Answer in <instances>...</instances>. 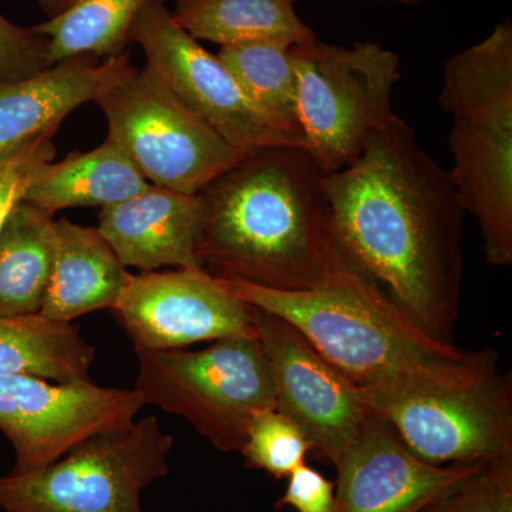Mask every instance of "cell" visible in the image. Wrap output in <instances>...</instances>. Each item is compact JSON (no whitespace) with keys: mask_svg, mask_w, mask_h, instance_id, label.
Instances as JSON below:
<instances>
[{"mask_svg":"<svg viewBox=\"0 0 512 512\" xmlns=\"http://www.w3.org/2000/svg\"><path fill=\"white\" fill-rule=\"evenodd\" d=\"M330 232L349 264L410 319L451 343L463 282V205L450 171L400 117L356 161L326 175Z\"/></svg>","mask_w":512,"mask_h":512,"instance_id":"cell-1","label":"cell"},{"mask_svg":"<svg viewBox=\"0 0 512 512\" xmlns=\"http://www.w3.org/2000/svg\"><path fill=\"white\" fill-rule=\"evenodd\" d=\"M325 178L299 146L252 151L214 178L198 192L205 271L276 291L316 288L333 242Z\"/></svg>","mask_w":512,"mask_h":512,"instance_id":"cell-2","label":"cell"},{"mask_svg":"<svg viewBox=\"0 0 512 512\" xmlns=\"http://www.w3.org/2000/svg\"><path fill=\"white\" fill-rule=\"evenodd\" d=\"M218 279L248 305L291 323L359 389L410 380L470 382L498 365L491 350L458 349L424 332L346 261L335 241L316 288L276 291L231 276Z\"/></svg>","mask_w":512,"mask_h":512,"instance_id":"cell-3","label":"cell"},{"mask_svg":"<svg viewBox=\"0 0 512 512\" xmlns=\"http://www.w3.org/2000/svg\"><path fill=\"white\" fill-rule=\"evenodd\" d=\"M441 109L453 116L450 175L480 227L488 264H512V25L444 62Z\"/></svg>","mask_w":512,"mask_h":512,"instance_id":"cell-4","label":"cell"},{"mask_svg":"<svg viewBox=\"0 0 512 512\" xmlns=\"http://www.w3.org/2000/svg\"><path fill=\"white\" fill-rule=\"evenodd\" d=\"M134 389L144 404L183 417L212 446L241 451L252 417L275 409L271 366L256 335L214 340L201 350L136 349Z\"/></svg>","mask_w":512,"mask_h":512,"instance_id":"cell-5","label":"cell"},{"mask_svg":"<svg viewBox=\"0 0 512 512\" xmlns=\"http://www.w3.org/2000/svg\"><path fill=\"white\" fill-rule=\"evenodd\" d=\"M305 148L326 175L348 167L367 138L396 117V53L372 42L330 45L318 37L291 47Z\"/></svg>","mask_w":512,"mask_h":512,"instance_id":"cell-6","label":"cell"},{"mask_svg":"<svg viewBox=\"0 0 512 512\" xmlns=\"http://www.w3.org/2000/svg\"><path fill=\"white\" fill-rule=\"evenodd\" d=\"M174 439L156 416L104 431L42 470L0 477L5 512H143L141 494L170 473Z\"/></svg>","mask_w":512,"mask_h":512,"instance_id":"cell-7","label":"cell"},{"mask_svg":"<svg viewBox=\"0 0 512 512\" xmlns=\"http://www.w3.org/2000/svg\"><path fill=\"white\" fill-rule=\"evenodd\" d=\"M359 390L367 409L433 466L512 453L511 377L501 375L498 365L470 382L410 380Z\"/></svg>","mask_w":512,"mask_h":512,"instance_id":"cell-8","label":"cell"},{"mask_svg":"<svg viewBox=\"0 0 512 512\" xmlns=\"http://www.w3.org/2000/svg\"><path fill=\"white\" fill-rule=\"evenodd\" d=\"M96 104L109 126L107 140L157 187L198 194L249 154L225 143L147 64Z\"/></svg>","mask_w":512,"mask_h":512,"instance_id":"cell-9","label":"cell"},{"mask_svg":"<svg viewBox=\"0 0 512 512\" xmlns=\"http://www.w3.org/2000/svg\"><path fill=\"white\" fill-rule=\"evenodd\" d=\"M146 64L185 106L237 150L299 146L305 140L259 109L217 55L200 45L173 18L165 3L144 10L131 33Z\"/></svg>","mask_w":512,"mask_h":512,"instance_id":"cell-10","label":"cell"},{"mask_svg":"<svg viewBox=\"0 0 512 512\" xmlns=\"http://www.w3.org/2000/svg\"><path fill=\"white\" fill-rule=\"evenodd\" d=\"M144 406L136 389L0 376V430L15 450L12 473L50 466L84 440L127 426Z\"/></svg>","mask_w":512,"mask_h":512,"instance_id":"cell-11","label":"cell"},{"mask_svg":"<svg viewBox=\"0 0 512 512\" xmlns=\"http://www.w3.org/2000/svg\"><path fill=\"white\" fill-rule=\"evenodd\" d=\"M111 311L134 349H184L255 335L251 305L205 269L131 274Z\"/></svg>","mask_w":512,"mask_h":512,"instance_id":"cell-12","label":"cell"},{"mask_svg":"<svg viewBox=\"0 0 512 512\" xmlns=\"http://www.w3.org/2000/svg\"><path fill=\"white\" fill-rule=\"evenodd\" d=\"M251 308L256 338L271 366L275 409L301 427L312 451L335 464L367 414L359 387L291 323Z\"/></svg>","mask_w":512,"mask_h":512,"instance_id":"cell-13","label":"cell"},{"mask_svg":"<svg viewBox=\"0 0 512 512\" xmlns=\"http://www.w3.org/2000/svg\"><path fill=\"white\" fill-rule=\"evenodd\" d=\"M485 463H426L386 420L367 409L333 464L338 470L333 512H420Z\"/></svg>","mask_w":512,"mask_h":512,"instance_id":"cell-14","label":"cell"},{"mask_svg":"<svg viewBox=\"0 0 512 512\" xmlns=\"http://www.w3.org/2000/svg\"><path fill=\"white\" fill-rule=\"evenodd\" d=\"M201 225L200 194L151 184L136 197L101 208L97 228L126 268L200 271L204 269L197 256Z\"/></svg>","mask_w":512,"mask_h":512,"instance_id":"cell-15","label":"cell"},{"mask_svg":"<svg viewBox=\"0 0 512 512\" xmlns=\"http://www.w3.org/2000/svg\"><path fill=\"white\" fill-rule=\"evenodd\" d=\"M136 69L128 52L101 63L82 55L52 64L29 79L0 82V154L59 130L77 107L96 103Z\"/></svg>","mask_w":512,"mask_h":512,"instance_id":"cell-16","label":"cell"},{"mask_svg":"<svg viewBox=\"0 0 512 512\" xmlns=\"http://www.w3.org/2000/svg\"><path fill=\"white\" fill-rule=\"evenodd\" d=\"M56 251L40 315L73 322L101 309H113L130 272L99 228L62 218L55 221Z\"/></svg>","mask_w":512,"mask_h":512,"instance_id":"cell-17","label":"cell"},{"mask_svg":"<svg viewBox=\"0 0 512 512\" xmlns=\"http://www.w3.org/2000/svg\"><path fill=\"white\" fill-rule=\"evenodd\" d=\"M133 161L113 141L87 153L69 154L40 168L23 201L47 214L74 207L119 204L150 187Z\"/></svg>","mask_w":512,"mask_h":512,"instance_id":"cell-18","label":"cell"},{"mask_svg":"<svg viewBox=\"0 0 512 512\" xmlns=\"http://www.w3.org/2000/svg\"><path fill=\"white\" fill-rule=\"evenodd\" d=\"M298 0H174L171 15L194 37L221 47L266 42L292 47L316 39Z\"/></svg>","mask_w":512,"mask_h":512,"instance_id":"cell-19","label":"cell"},{"mask_svg":"<svg viewBox=\"0 0 512 512\" xmlns=\"http://www.w3.org/2000/svg\"><path fill=\"white\" fill-rule=\"evenodd\" d=\"M96 349L79 326L40 313L0 315V376H32L55 383H86Z\"/></svg>","mask_w":512,"mask_h":512,"instance_id":"cell-20","label":"cell"},{"mask_svg":"<svg viewBox=\"0 0 512 512\" xmlns=\"http://www.w3.org/2000/svg\"><path fill=\"white\" fill-rule=\"evenodd\" d=\"M55 251L53 215L20 201L0 232V315L40 312Z\"/></svg>","mask_w":512,"mask_h":512,"instance_id":"cell-21","label":"cell"},{"mask_svg":"<svg viewBox=\"0 0 512 512\" xmlns=\"http://www.w3.org/2000/svg\"><path fill=\"white\" fill-rule=\"evenodd\" d=\"M156 3L167 0H80L35 29L46 37L53 64L82 55L110 59L127 52L138 18Z\"/></svg>","mask_w":512,"mask_h":512,"instance_id":"cell-22","label":"cell"},{"mask_svg":"<svg viewBox=\"0 0 512 512\" xmlns=\"http://www.w3.org/2000/svg\"><path fill=\"white\" fill-rule=\"evenodd\" d=\"M217 56L259 109L303 137L291 47L266 42L242 43L221 47Z\"/></svg>","mask_w":512,"mask_h":512,"instance_id":"cell-23","label":"cell"},{"mask_svg":"<svg viewBox=\"0 0 512 512\" xmlns=\"http://www.w3.org/2000/svg\"><path fill=\"white\" fill-rule=\"evenodd\" d=\"M312 444L301 427L276 409L261 410L252 417L247 439L239 453L245 466L274 478H288L303 466Z\"/></svg>","mask_w":512,"mask_h":512,"instance_id":"cell-24","label":"cell"},{"mask_svg":"<svg viewBox=\"0 0 512 512\" xmlns=\"http://www.w3.org/2000/svg\"><path fill=\"white\" fill-rule=\"evenodd\" d=\"M420 512H512V453L488 461Z\"/></svg>","mask_w":512,"mask_h":512,"instance_id":"cell-25","label":"cell"},{"mask_svg":"<svg viewBox=\"0 0 512 512\" xmlns=\"http://www.w3.org/2000/svg\"><path fill=\"white\" fill-rule=\"evenodd\" d=\"M56 133L46 131L0 154V232L10 212L25 198L40 168L55 158Z\"/></svg>","mask_w":512,"mask_h":512,"instance_id":"cell-26","label":"cell"},{"mask_svg":"<svg viewBox=\"0 0 512 512\" xmlns=\"http://www.w3.org/2000/svg\"><path fill=\"white\" fill-rule=\"evenodd\" d=\"M52 64L45 36L0 15V82L29 79Z\"/></svg>","mask_w":512,"mask_h":512,"instance_id":"cell-27","label":"cell"},{"mask_svg":"<svg viewBox=\"0 0 512 512\" xmlns=\"http://www.w3.org/2000/svg\"><path fill=\"white\" fill-rule=\"evenodd\" d=\"M284 507L298 512H333L335 483L303 464L288 477L284 497L276 503V508Z\"/></svg>","mask_w":512,"mask_h":512,"instance_id":"cell-28","label":"cell"},{"mask_svg":"<svg viewBox=\"0 0 512 512\" xmlns=\"http://www.w3.org/2000/svg\"><path fill=\"white\" fill-rule=\"evenodd\" d=\"M40 9L45 13L47 19L56 18L76 5L80 0H37Z\"/></svg>","mask_w":512,"mask_h":512,"instance_id":"cell-29","label":"cell"},{"mask_svg":"<svg viewBox=\"0 0 512 512\" xmlns=\"http://www.w3.org/2000/svg\"><path fill=\"white\" fill-rule=\"evenodd\" d=\"M392 2L402 3V5H414V3L419 2V0H392Z\"/></svg>","mask_w":512,"mask_h":512,"instance_id":"cell-30","label":"cell"}]
</instances>
